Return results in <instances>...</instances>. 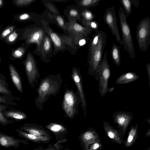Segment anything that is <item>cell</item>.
<instances>
[{
	"mask_svg": "<svg viewBox=\"0 0 150 150\" xmlns=\"http://www.w3.org/2000/svg\"><path fill=\"white\" fill-rule=\"evenodd\" d=\"M103 18L104 22L108 26L112 35L115 37L116 41L122 45L121 38L118 29L114 6L106 9L103 15Z\"/></svg>",
	"mask_w": 150,
	"mask_h": 150,
	"instance_id": "8",
	"label": "cell"
},
{
	"mask_svg": "<svg viewBox=\"0 0 150 150\" xmlns=\"http://www.w3.org/2000/svg\"><path fill=\"white\" fill-rule=\"evenodd\" d=\"M101 0H82L79 1V5L85 10H88L90 8L98 6Z\"/></svg>",
	"mask_w": 150,
	"mask_h": 150,
	"instance_id": "24",
	"label": "cell"
},
{
	"mask_svg": "<svg viewBox=\"0 0 150 150\" xmlns=\"http://www.w3.org/2000/svg\"><path fill=\"white\" fill-rule=\"evenodd\" d=\"M44 31L41 28H38L33 31L29 35L27 40L28 44L34 43L36 44L38 49L40 50L44 38Z\"/></svg>",
	"mask_w": 150,
	"mask_h": 150,
	"instance_id": "13",
	"label": "cell"
},
{
	"mask_svg": "<svg viewBox=\"0 0 150 150\" xmlns=\"http://www.w3.org/2000/svg\"><path fill=\"white\" fill-rule=\"evenodd\" d=\"M132 4L134 5L135 7H137L139 4V0H131Z\"/></svg>",
	"mask_w": 150,
	"mask_h": 150,
	"instance_id": "43",
	"label": "cell"
},
{
	"mask_svg": "<svg viewBox=\"0 0 150 150\" xmlns=\"http://www.w3.org/2000/svg\"><path fill=\"white\" fill-rule=\"evenodd\" d=\"M146 137H150V129L147 131L146 133Z\"/></svg>",
	"mask_w": 150,
	"mask_h": 150,
	"instance_id": "46",
	"label": "cell"
},
{
	"mask_svg": "<svg viewBox=\"0 0 150 150\" xmlns=\"http://www.w3.org/2000/svg\"><path fill=\"white\" fill-rule=\"evenodd\" d=\"M136 36L139 50L145 52L150 43V18L149 16L142 19L138 23Z\"/></svg>",
	"mask_w": 150,
	"mask_h": 150,
	"instance_id": "6",
	"label": "cell"
},
{
	"mask_svg": "<svg viewBox=\"0 0 150 150\" xmlns=\"http://www.w3.org/2000/svg\"><path fill=\"white\" fill-rule=\"evenodd\" d=\"M71 77L77 87L84 115L86 116L87 104L83 89V78L79 70L76 68L73 67L72 70Z\"/></svg>",
	"mask_w": 150,
	"mask_h": 150,
	"instance_id": "9",
	"label": "cell"
},
{
	"mask_svg": "<svg viewBox=\"0 0 150 150\" xmlns=\"http://www.w3.org/2000/svg\"><path fill=\"white\" fill-rule=\"evenodd\" d=\"M56 20L57 23L61 27L64 28V21L62 18L60 16H57L56 17Z\"/></svg>",
	"mask_w": 150,
	"mask_h": 150,
	"instance_id": "38",
	"label": "cell"
},
{
	"mask_svg": "<svg viewBox=\"0 0 150 150\" xmlns=\"http://www.w3.org/2000/svg\"><path fill=\"white\" fill-rule=\"evenodd\" d=\"M138 127L137 124L132 126L125 143V147H129L134 144L137 137Z\"/></svg>",
	"mask_w": 150,
	"mask_h": 150,
	"instance_id": "17",
	"label": "cell"
},
{
	"mask_svg": "<svg viewBox=\"0 0 150 150\" xmlns=\"http://www.w3.org/2000/svg\"><path fill=\"white\" fill-rule=\"evenodd\" d=\"M139 78V76L133 72H128L120 76L115 83L118 84H126L136 81Z\"/></svg>",
	"mask_w": 150,
	"mask_h": 150,
	"instance_id": "16",
	"label": "cell"
},
{
	"mask_svg": "<svg viewBox=\"0 0 150 150\" xmlns=\"http://www.w3.org/2000/svg\"><path fill=\"white\" fill-rule=\"evenodd\" d=\"M24 129L30 134L37 136H47L48 134L43 130L34 127H27L24 128Z\"/></svg>",
	"mask_w": 150,
	"mask_h": 150,
	"instance_id": "25",
	"label": "cell"
},
{
	"mask_svg": "<svg viewBox=\"0 0 150 150\" xmlns=\"http://www.w3.org/2000/svg\"><path fill=\"white\" fill-rule=\"evenodd\" d=\"M18 142L17 140L11 137L0 133V144L2 146L5 147L14 146Z\"/></svg>",
	"mask_w": 150,
	"mask_h": 150,
	"instance_id": "19",
	"label": "cell"
},
{
	"mask_svg": "<svg viewBox=\"0 0 150 150\" xmlns=\"http://www.w3.org/2000/svg\"><path fill=\"white\" fill-rule=\"evenodd\" d=\"M3 114L8 117L17 120H22L27 117L26 114L22 112L10 111L3 112Z\"/></svg>",
	"mask_w": 150,
	"mask_h": 150,
	"instance_id": "21",
	"label": "cell"
},
{
	"mask_svg": "<svg viewBox=\"0 0 150 150\" xmlns=\"http://www.w3.org/2000/svg\"><path fill=\"white\" fill-rule=\"evenodd\" d=\"M48 33L56 49H59L62 46V41L59 36L51 29L48 28Z\"/></svg>",
	"mask_w": 150,
	"mask_h": 150,
	"instance_id": "22",
	"label": "cell"
},
{
	"mask_svg": "<svg viewBox=\"0 0 150 150\" xmlns=\"http://www.w3.org/2000/svg\"><path fill=\"white\" fill-rule=\"evenodd\" d=\"M111 75L110 66L107 59V51L104 54L95 78L99 82V91L100 96L104 97L108 93V83Z\"/></svg>",
	"mask_w": 150,
	"mask_h": 150,
	"instance_id": "4",
	"label": "cell"
},
{
	"mask_svg": "<svg viewBox=\"0 0 150 150\" xmlns=\"http://www.w3.org/2000/svg\"><path fill=\"white\" fill-rule=\"evenodd\" d=\"M1 59L0 58V62H1Z\"/></svg>",
	"mask_w": 150,
	"mask_h": 150,
	"instance_id": "48",
	"label": "cell"
},
{
	"mask_svg": "<svg viewBox=\"0 0 150 150\" xmlns=\"http://www.w3.org/2000/svg\"><path fill=\"white\" fill-rule=\"evenodd\" d=\"M102 147L100 140L96 142L91 145L88 150H99Z\"/></svg>",
	"mask_w": 150,
	"mask_h": 150,
	"instance_id": "34",
	"label": "cell"
},
{
	"mask_svg": "<svg viewBox=\"0 0 150 150\" xmlns=\"http://www.w3.org/2000/svg\"><path fill=\"white\" fill-rule=\"evenodd\" d=\"M84 20L87 21H92L95 17V15L92 12L88 10H84L82 13Z\"/></svg>",
	"mask_w": 150,
	"mask_h": 150,
	"instance_id": "30",
	"label": "cell"
},
{
	"mask_svg": "<svg viewBox=\"0 0 150 150\" xmlns=\"http://www.w3.org/2000/svg\"><path fill=\"white\" fill-rule=\"evenodd\" d=\"M25 73L30 85L33 88L37 85L40 75L36 62L30 53L28 54L24 63Z\"/></svg>",
	"mask_w": 150,
	"mask_h": 150,
	"instance_id": "7",
	"label": "cell"
},
{
	"mask_svg": "<svg viewBox=\"0 0 150 150\" xmlns=\"http://www.w3.org/2000/svg\"><path fill=\"white\" fill-rule=\"evenodd\" d=\"M9 70L12 81L16 88L21 93H23L22 85L20 76L13 66L9 65Z\"/></svg>",
	"mask_w": 150,
	"mask_h": 150,
	"instance_id": "15",
	"label": "cell"
},
{
	"mask_svg": "<svg viewBox=\"0 0 150 150\" xmlns=\"http://www.w3.org/2000/svg\"><path fill=\"white\" fill-rule=\"evenodd\" d=\"M46 127L52 132H55L64 131L65 130L63 126L56 123H50L47 125Z\"/></svg>",
	"mask_w": 150,
	"mask_h": 150,
	"instance_id": "28",
	"label": "cell"
},
{
	"mask_svg": "<svg viewBox=\"0 0 150 150\" xmlns=\"http://www.w3.org/2000/svg\"><path fill=\"white\" fill-rule=\"evenodd\" d=\"M83 23L85 26L89 27L93 31L96 32L98 30V25L96 21H87L83 19Z\"/></svg>",
	"mask_w": 150,
	"mask_h": 150,
	"instance_id": "29",
	"label": "cell"
},
{
	"mask_svg": "<svg viewBox=\"0 0 150 150\" xmlns=\"http://www.w3.org/2000/svg\"><path fill=\"white\" fill-rule=\"evenodd\" d=\"M82 141L86 150L96 142L100 140L98 133L94 130H89L85 132L82 135Z\"/></svg>",
	"mask_w": 150,
	"mask_h": 150,
	"instance_id": "12",
	"label": "cell"
},
{
	"mask_svg": "<svg viewBox=\"0 0 150 150\" xmlns=\"http://www.w3.org/2000/svg\"><path fill=\"white\" fill-rule=\"evenodd\" d=\"M120 48L121 47L116 45L115 42L113 43L111 51V56L115 64L117 67H119L120 64Z\"/></svg>",
	"mask_w": 150,
	"mask_h": 150,
	"instance_id": "18",
	"label": "cell"
},
{
	"mask_svg": "<svg viewBox=\"0 0 150 150\" xmlns=\"http://www.w3.org/2000/svg\"><path fill=\"white\" fill-rule=\"evenodd\" d=\"M69 14L71 16L76 17L79 15L78 11L75 9H71L69 11Z\"/></svg>",
	"mask_w": 150,
	"mask_h": 150,
	"instance_id": "41",
	"label": "cell"
},
{
	"mask_svg": "<svg viewBox=\"0 0 150 150\" xmlns=\"http://www.w3.org/2000/svg\"><path fill=\"white\" fill-rule=\"evenodd\" d=\"M146 67L148 76L149 84L150 85V63H148L146 64Z\"/></svg>",
	"mask_w": 150,
	"mask_h": 150,
	"instance_id": "42",
	"label": "cell"
},
{
	"mask_svg": "<svg viewBox=\"0 0 150 150\" xmlns=\"http://www.w3.org/2000/svg\"><path fill=\"white\" fill-rule=\"evenodd\" d=\"M103 127L106 134L112 141L118 144H122L123 143V140L117 130L111 126L108 122H104Z\"/></svg>",
	"mask_w": 150,
	"mask_h": 150,
	"instance_id": "11",
	"label": "cell"
},
{
	"mask_svg": "<svg viewBox=\"0 0 150 150\" xmlns=\"http://www.w3.org/2000/svg\"><path fill=\"white\" fill-rule=\"evenodd\" d=\"M24 52V49L23 48L20 47L14 51L12 55L16 58H20L23 56Z\"/></svg>",
	"mask_w": 150,
	"mask_h": 150,
	"instance_id": "31",
	"label": "cell"
},
{
	"mask_svg": "<svg viewBox=\"0 0 150 150\" xmlns=\"http://www.w3.org/2000/svg\"><path fill=\"white\" fill-rule=\"evenodd\" d=\"M30 15L27 13H24L20 15L19 17V19L21 20H24L29 18Z\"/></svg>",
	"mask_w": 150,
	"mask_h": 150,
	"instance_id": "40",
	"label": "cell"
},
{
	"mask_svg": "<svg viewBox=\"0 0 150 150\" xmlns=\"http://www.w3.org/2000/svg\"><path fill=\"white\" fill-rule=\"evenodd\" d=\"M80 103L81 99L78 91L75 93L73 90L67 88L64 94L62 106L68 117L72 118L78 114Z\"/></svg>",
	"mask_w": 150,
	"mask_h": 150,
	"instance_id": "5",
	"label": "cell"
},
{
	"mask_svg": "<svg viewBox=\"0 0 150 150\" xmlns=\"http://www.w3.org/2000/svg\"><path fill=\"white\" fill-rule=\"evenodd\" d=\"M11 92L8 89L4 81L0 78V93L13 99L19 100V98L13 96L11 94Z\"/></svg>",
	"mask_w": 150,
	"mask_h": 150,
	"instance_id": "23",
	"label": "cell"
},
{
	"mask_svg": "<svg viewBox=\"0 0 150 150\" xmlns=\"http://www.w3.org/2000/svg\"><path fill=\"white\" fill-rule=\"evenodd\" d=\"M114 88L113 87L110 88H108V93L112 92L114 90Z\"/></svg>",
	"mask_w": 150,
	"mask_h": 150,
	"instance_id": "45",
	"label": "cell"
},
{
	"mask_svg": "<svg viewBox=\"0 0 150 150\" xmlns=\"http://www.w3.org/2000/svg\"><path fill=\"white\" fill-rule=\"evenodd\" d=\"M5 106L0 105V123L5 124L8 122V121L4 116L3 110L5 109Z\"/></svg>",
	"mask_w": 150,
	"mask_h": 150,
	"instance_id": "33",
	"label": "cell"
},
{
	"mask_svg": "<svg viewBox=\"0 0 150 150\" xmlns=\"http://www.w3.org/2000/svg\"><path fill=\"white\" fill-rule=\"evenodd\" d=\"M18 132L25 138L35 142L46 141L50 139V138L47 136H37L20 130H18Z\"/></svg>",
	"mask_w": 150,
	"mask_h": 150,
	"instance_id": "20",
	"label": "cell"
},
{
	"mask_svg": "<svg viewBox=\"0 0 150 150\" xmlns=\"http://www.w3.org/2000/svg\"><path fill=\"white\" fill-rule=\"evenodd\" d=\"M86 42V39L83 38L80 40L79 42V45L80 46L84 45Z\"/></svg>",
	"mask_w": 150,
	"mask_h": 150,
	"instance_id": "44",
	"label": "cell"
},
{
	"mask_svg": "<svg viewBox=\"0 0 150 150\" xmlns=\"http://www.w3.org/2000/svg\"><path fill=\"white\" fill-rule=\"evenodd\" d=\"M46 5L48 7V8L54 13L57 14L58 12L57 10L54 7L52 4H46Z\"/></svg>",
	"mask_w": 150,
	"mask_h": 150,
	"instance_id": "39",
	"label": "cell"
},
{
	"mask_svg": "<svg viewBox=\"0 0 150 150\" xmlns=\"http://www.w3.org/2000/svg\"><path fill=\"white\" fill-rule=\"evenodd\" d=\"M123 9L127 17H128L132 12V4L131 0H120Z\"/></svg>",
	"mask_w": 150,
	"mask_h": 150,
	"instance_id": "27",
	"label": "cell"
},
{
	"mask_svg": "<svg viewBox=\"0 0 150 150\" xmlns=\"http://www.w3.org/2000/svg\"><path fill=\"white\" fill-rule=\"evenodd\" d=\"M69 29L72 32L80 35L81 36L88 37L93 31L87 26L83 27L77 23L72 22L69 25Z\"/></svg>",
	"mask_w": 150,
	"mask_h": 150,
	"instance_id": "14",
	"label": "cell"
},
{
	"mask_svg": "<svg viewBox=\"0 0 150 150\" xmlns=\"http://www.w3.org/2000/svg\"><path fill=\"white\" fill-rule=\"evenodd\" d=\"M3 3V1L2 0H0V6L2 5Z\"/></svg>",
	"mask_w": 150,
	"mask_h": 150,
	"instance_id": "47",
	"label": "cell"
},
{
	"mask_svg": "<svg viewBox=\"0 0 150 150\" xmlns=\"http://www.w3.org/2000/svg\"><path fill=\"white\" fill-rule=\"evenodd\" d=\"M107 38L105 33L98 30L90 40L87 61L88 73L91 76H95L97 73L106 45Z\"/></svg>",
	"mask_w": 150,
	"mask_h": 150,
	"instance_id": "1",
	"label": "cell"
},
{
	"mask_svg": "<svg viewBox=\"0 0 150 150\" xmlns=\"http://www.w3.org/2000/svg\"><path fill=\"white\" fill-rule=\"evenodd\" d=\"M112 118L120 130L125 132L133 118V114L128 112L118 111L113 114Z\"/></svg>",
	"mask_w": 150,
	"mask_h": 150,
	"instance_id": "10",
	"label": "cell"
},
{
	"mask_svg": "<svg viewBox=\"0 0 150 150\" xmlns=\"http://www.w3.org/2000/svg\"><path fill=\"white\" fill-rule=\"evenodd\" d=\"M33 0H17L15 1V3L17 5L22 6L28 5L32 3Z\"/></svg>",
	"mask_w": 150,
	"mask_h": 150,
	"instance_id": "35",
	"label": "cell"
},
{
	"mask_svg": "<svg viewBox=\"0 0 150 150\" xmlns=\"http://www.w3.org/2000/svg\"><path fill=\"white\" fill-rule=\"evenodd\" d=\"M50 40L47 35H45L41 46V50L43 53L49 52L51 47Z\"/></svg>",
	"mask_w": 150,
	"mask_h": 150,
	"instance_id": "26",
	"label": "cell"
},
{
	"mask_svg": "<svg viewBox=\"0 0 150 150\" xmlns=\"http://www.w3.org/2000/svg\"><path fill=\"white\" fill-rule=\"evenodd\" d=\"M8 97L0 96V103L6 105H16V104H15V103L12 102Z\"/></svg>",
	"mask_w": 150,
	"mask_h": 150,
	"instance_id": "32",
	"label": "cell"
},
{
	"mask_svg": "<svg viewBox=\"0 0 150 150\" xmlns=\"http://www.w3.org/2000/svg\"><path fill=\"white\" fill-rule=\"evenodd\" d=\"M63 81L60 73L49 75L40 79L37 89L38 96L35 100L36 107L43 110V105L51 96H55L59 93Z\"/></svg>",
	"mask_w": 150,
	"mask_h": 150,
	"instance_id": "2",
	"label": "cell"
},
{
	"mask_svg": "<svg viewBox=\"0 0 150 150\" xmlns=\"http://www.w3.org/2000/svg\"><path fill=\"white\" fill-rule=\"evenodd\" d=\"M118 16L122 34L121 43L124 49L132 59L135 57L134 46L129 25L127 22V17L122 7H120Z\"/></svg>",
	"mask_w": 150,
	"mask_h": 150,
	"instance_id": "3",
	"label": "cell"
},
{
	"mask_svg": "<svg viewBox=\"0 0 150 150\" xmlns=\"http://www.w3.org/2000/svg\"><path fill=\"white\" fill-rule=\"evenodd\" d=\"M13 26H10L4 30L1 35V38H3L9 34L13 30Z\"/></svg>",
	"mask_w": 150,
	"mask_h": 150,
	"instance_id": "36",
	"label": "cell"
},
{
	"mask_svg": "<svg viewBox=\"0 0 150 150\" xmlns=\"http://www.w3.org/2000/svg\"><path fill=\"white\" fill-rule=\"evenodd\" d=\"M18 36V33L15 31H14L8 36V40L10 42H13L16 40Z\"/></svg>",
	"mask_w": 150,
	"mask_h": 150,
	"instance_id": "37",
	"label": "cell"
}]
</instances>
